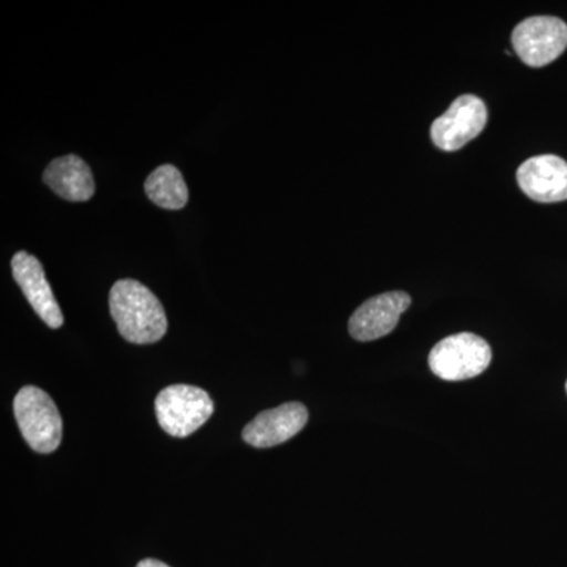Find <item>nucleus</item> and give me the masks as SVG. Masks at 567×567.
Segmentation results:
<instances>
[{"instance_id":"4468645a","label":"nucleus","mask_w":567,"mask_h":567,"mask_svg":"<svg viewBox=\"0 0 567 567\" xmlns=\"http://www.w3.org/2000/svg\"><path fill=\"white\" fill-rule=\"evenodd\" d=\"M566 393H567V382H566Z\"/></svg>"},{"instance_id":"0eeeda50","label":"nucleus","mask_w":567,"mask_h":567,"mask_svg":"<svg viewBox=\"0 0 567 567\" xmlns=\"http://www.w3.org/2000/svg\"><path fill=\"white\" fill-rule=\"evenodd\" d=\"M410 305L412 298L405 292H386L369 298L350 317V334L361 342L383 338L398 327L399 319Z\"/></svg>"},{"instance_id":"423d86ee","label":"nucleus","mask_w":567,"mask_h":567,"mask_svg":"<svg viewBox=\"0 0 567 567\" xmlns=\"http://www.w3.org/2000/svg\"><path fill=\"white\" fill-rule=\"evenodd\" d=\"M487 115L486 103L480 96H457L445 114L432 123V141L442 151L456 152L483 133Z\"/></svg>"},{"instance_id":"9b49d317","label":"nucleus","mask_w":567,"mask_h":567,"mask_svg":"<svg viewBox=\"0 0 567 567\" xmlns=\"http://www.w3.org/2000/svg\"><path fill=\"white\" fill-rule=\"evenodd\" d=\"M43 181L62 199L85 203L95 194L92 169L76 155L52 159L43 173Z\"/></svg>"},{"instance_id":"9d476101","label":"nucleus","mask_w":567,"mask_h":567,"mask_svg":"<svg viewBox=\"0 0 567 567\" xmlns=\"http://www.w3.org/2000/svg\"><path fill=\"white\" fill-rule=\"evenodd\" d=\"M308 409L300 402H289L259 413L244 429V440L254 447H271L289 442L308 423Z\"/></svg>"},{"instance_id":"ddd939ff","label":"nucleus","mask_w":567,"mask_h":567,"mask_svg":"<svg viewBox=\"0 0 567 567\" xmlns=\"http://www.w3.org/2000/svg\"><path fill=\"white\" fill-rule=\"evenodd\" d=\"M136 567H171L167 565H164L163 561H158V559H142L140 565Z\"/></svg>"},{"instance_id":"f03ea898","label":"nucleus","mask_w":567,"mask_h":567,"mask_svg":"<svg viewBox=\"0 0 567 567\" xmlns=\"http://www.w3.org/2000/svg\"><path fill=\"white\" fill-rule=\"evenodd\" d=\"M13 412L33 451L50 454L61 446L62 417L50 394L37 386H24L14 398Z\"/></svg>"},{"instance_id":"6e6552de","label":"nucleus","mask_w":567,"mask_h":567,"mask_svg":"<svg viewBox=\"0 0 567 567\" xmlns=\"http://www.w3.org/2000/svg\"><path fill=\"white\" fill-rule=\"evenodd\" d=\"M11 271H13L14 281L20 286L22 293L25 295L29 305L40 319L52 330L61 328L63 315L40 260L32 254L17 252L11 259Z\"/></svg>"},{"instance_id":"f257e3e1","label":"nucleus","mask_w":567,"mask_h":567,"mask_svg":"<svg viewBox=\"0 0 567 567\" xmlns=\"http://www.w3.org/2000/svg\"><path fill=\"white\" fill-rule=\"evenodd\" d=\"M110 309L118 333L132 344H153L166 334L167 317L162 301L140 281L115 282L110 293Z\"/></svg>"},{"instance_id":"f8f14e48","label":"nucleus","mask_w":567,"mask_h":567,"mask_svg":"<svg viewBox=\"0 0 567 567\" xmlns=\"http://www.w3.org/2000/svg\"><path fill=\"white\" fill-rule=\"evenodd\" d=\"M145 194L164 210H182L188 204V186L173 164L156 167L144 183Z\"/></svg>"},{"instance_id":"7ed1b4c3","label":"nucleus","mask_w":567,"mask_h":567,"mask_svg":"<svg viewBox=\"0 0 567 567\" xmlns=\"http://www.w3.org/2000/svg\"><path fill=\"white\" fill-rule=\"evenodd\" d=\"M491 361V346L473 333L447 336L429 354V368L446 382H462L481 375Z\"/></svg>"},{"instance_id":"39448f33","label":"nucleus","mask_w":567,"mask_h":567,"mask_svg":"<svg viewBox=\"0 0 567 567\" xmlns=\"http://www.w3.org/2000/svg\"><path fill=\"white\" fill-rule=\"evenodd\" d=\"M514 51L522 62L540 69L557 61L567 48V24L555 17H532L513 31Z\"/></svg>"},{"instance_id":"1a4fd4ad","label":"nucleus","mask_w":567,"mask_h":567,"mask_svg":"<svg viewBox=\"0 0 567 567\" xmlns=\"http://www.w3.org/2000/svg\"><path fill=\"white\" fill-rule=\"evenodd\" d=\"M517 183L536 203H563L567 200V163L555 155L533 156L518 167Z\"/></svg>"},{"instance_id":"20e7f679","label":"nucleus","mask_w":567,"mask_h":567,"mask_svg":"<svg viewBox=\"0 0 567 567\" xmlns=\"http://www.w3.org/2000/svg\"><path fill=\"white\" fill-rule=\"evenodd\" d=\"M213 401L207 391L192 385H171L156 395L158 424L166 434L185 439L203 427L213 415Z\"/></svg>"}]
</instances>
